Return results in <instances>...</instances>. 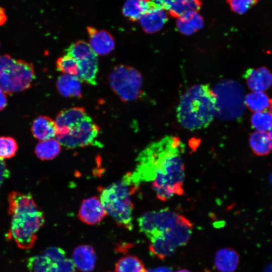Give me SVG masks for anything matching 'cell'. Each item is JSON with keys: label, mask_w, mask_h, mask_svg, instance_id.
Listing matches in <instances>:
<instances>
[{"label": "cell", "mask_w": 272, "mask_h": 272, "mask_svg": "<svg viewBox=\"0 0 272 272\" xmlns=\"http://www.w3.org/2000/svg\"><path fill=\"white\" fill-rule=\"evenodd\" d=\"M184 145L180 139L167 135L148 145L137 157L131 179L138 186L152 181L157 197L166 201L174 195L183 194L184 164L182 158Z\"/></svg>", "instance_id": "cell-1"}, {"label": "cell", "mask_w": 272, "mask_h": 272, "mask_svg": "<svg viewBox=\"0 0 272 272\" xmlns=\"http://www.w3.org/2000/svg\"><path fill=\"white\" fill-rule=\"evenodd\" d=\"M217 99L208 85H195L182 96L177 109L178 121L185 128L195 130L207 127L216 112Z\"/></svg>", "instance_id": "cell-2"}, {"label": "cell", "mask_w": 272, "mask_h": 272, "mask_svg": "<svg viewBox=\"0 0 272 272\" xmlns=\"http://www.w3.org/2000/svg\"><path fill=\"white\" fill-rule=\"evenodd\" d=\"M137 186L131 179L130 173L106 187H99L100 199L107 214L117 225L132 230V213L134 209L130 196Z\"/></svg>", "instance_id": "cell-3"}, {"label": "cell", "mask_w": 272, "mask_h": 272, "mask_svg": "<svg viewBox=\"0 0 272 272\" xmlns=\"http://www.w3.org/2000/svg\"><path fill=\"white\" fill-rule=\"evenodd\" d=\"M35 78L33 65L9 54L0 56V88L11 95L29 88Z\"/></svg>", "instance_id": "cell-4"}, {"label": "cell", "mask_w": 272, "mask_h": 272, "mask_svg": "<svg viewBox=\"0 0 272 272\" xmlns=\"http://www.w3.org/2000/svg\"><path fill=\"white\" fill-rule=\"evenodd\" d=\"M11 216L12 219L8 237L13 239L21 249L32 248L37 239L36 233L45 222L43 213L38 209L17 213Z\"/></svg>", "instance_id": "cell-5"}, {"label": "cell", "mask_w": 272, "mask_h": 272, "mask_svg": "<svg viewBox=\"0 0 272 272\" xmlns=\"http://www.w3.org/2000/svg\"><path fill=\"white\" fill-rule=\"evenodd\" d=\"M216 95V115L225 119H235L243 113L245 95L243 87L236 82L220 83L213 90Z\"/></svg>", "instance_id": "cell-6"}, {"label": "cell", "mask_w": 272, "mask_h": 272, "mask_svg": "<svg viewBox=\"0 0 272 272\" xmlns=\"http://www.w3.org/2000/svg\"><path fill=\"white\" fill-rule=\"evenodd\" d=\"M109 84L123 102L134 100L141 94L142 75L131 66L120 64L114 67L109 76Z\"/></svg>", "instance_id": "cell-7"}, {"label": "cell", "mask_w": 272, "mask_h": 272, "mask_svg": "<svg viewBox=\"0 0 272 272\" xmlns=\"http://www.w3.org/2000/svg\"><path fill=\"white\" fill-rule=\"evenodd\" d=\"M100 132L99 126L87 115L67 134L55 138L67 149L84 147L97 143L96 139Z\"/></svg>", "instance_id": "cell-8"}, {"label": "cell", "mask_w": 272, "mask_h": 272, "mask_svg": "<svg viewBox=\"0 0 272 272\" xmlns=\"http://www.w3.org/2000/svg\"><path fill=\"white\" fill-rule=\"evenodd\" d=\"M87 115L85 109L81 107H74L60 111L54 121L56 125L55 138L67 134Z\"/></svg>", "instance_id": "cell-9"}, {"label": "cell", "mask_w": 272, "mask_h": 272, "mask_svg": "<svg viewBox=\"0 0 272 272\" xmlns=\"http://www.w3.org/2000/svg\"><path fill=\"white\" fill-rule=\"evenodd\" d=\"M107 215L100 198L96 196L84 199L78 212L80 220L92 225L100 223Z\"/></svg>", "instance_id": "cell-10"}, {"label": "cell", "mask_w": 272, "mask_h": 272, "mask_svg": "<svg viewBox=\"0 0 272 272\" xmlns=\"http://www.w3.org/2000/svg\"><path fill=\"white\" fill-rule=\"evenodd\" d=\"M87 31L89 37V44L97 55H107L114 49V39L109 32L98 30L91 26H88Z\"/></svg>", "instance_id": "cell-11"}, {"label": "cell", "mask_w": 272, "mask_h": 272, "mask_svg": "<svg viewBox=\"0 0 272 272\" xmlns=\"http://www.w3.org/2000/svg\"><path fill=\"white\" fill-rule=\"evenodd\" d=\"M152 1L170 16L177 18L189 11L197 12L202 6L201 0Z\"/></svg>", "instance_id": "cell-12"}, {"label": "cell", "mask_w": 272, "mask_h": 272, "mask_svg": "<svg viewBox=\"0 0 272 272\" xmlns=\"http://www.w3.org/2000/svg\"><path fill=\"white\" fill-rule=\"evenodd\" d=\"M244 77L248 87L252 91L264 92L272 85V74L264 66L249 69Z\"/></svg>", "instance_id": "cell-13"}, {"label": "cell", "mask_w": 272, "mask_h": 272, "mask_svg": "<svg viewBox=\"0 0 272 272\" xmlns=\"http://www.w3.org/2000/svg\"><path fill=\"white\" fill-rule=\"evenodd\" d=\"M192 227L191 222L186 217L179 214L175 224L164 233L175 246H184L190 239Z\"/></svg>", "instance_id": "cell-14"}, {"label": "cell", "mask_w": 272, "mask_h": 272, "mask_svg": "<svg viewBox=\"0 0 272 272\" xmlns=\"http://www.w3.org/2000/svg\"><path fill=\"white\" fill-rule=\"evenodd\" d=\"M148 238L150 240L149 249L151 255L163 260L175 252L176 246L167 238L164 232L157 230Z\"/></svg>", "instance_id": "cell-15"}, {"label": "cell", "mask_w": 272, "mask_h": 272, "mask_svg": "<svg viewBox=\"0 0 272 272\" xmlns=\"http://www.w3.org/2000/svg\"><path fill=\"white\" fill-rule=\"evenodd\" d=\"M158 8L152 0H126L123 5L122 13L129 21L136 22L144 14Z\"/></svg>", "instance_id": "cell-16"}, {"label": "cell", "mask_w": 272, "mask_h": 272, "mask_svg": "<svg viewBox=\"0 0 272 272\" xmlns=\"http://www.w3.org/2000/svg\"><path fill=\"white\" fill-rule=\"evenodd\" d=\"M73 260L76 266L82 271H92L96 261V256L93 248L89 245L78 246L73 251Z\"/></svg>", "instance_id": "cell-17"}, {"label": "cell", "mask_w": 272, "mask_h": 272, "mask_svg": "<svg viewBox=\"0 0 272 272\" xmlns=\"http://www.w3.org/2000/svg\"><path fill=\"white\" fill-rule=\"evenodd\" d=\"M38 209L39 208L30 193L24 194L16 191H13L9 193L8 213L10 216L18 212Z\"/></svg>", "instance_id": "cell-18"}, {"label": "cell", "mask_w": 272, "mask_h": 272, "mask_svg": "<svg viewBox=\"0 0 272 272\" xmlns=\"http://www.w3.org/2000/svg\"><path fill=\"white\" fill-rule=\"evenodd\" d=\"M167 20L166 12L162 9H156L144 14L139 21L146 33L152 34L160 30Z\"/></svg>", "instance_id": "cell-19"}, {"label": "cell", "mask_w": 272, "mask_h": 272, "mask_svg": "<svg viewBox=\"0 0 272 272\" xmlns=\"http://www.w3.org/2000/svg\"><path fill=\"white\" fill-rule=\"evenodd\" d=\"M78 62L79 67L78 79L90 85H96L98 70L97 55L93 51L88 57Z\"/></svg>", "instance_id": "cell-20"}, {"label": "cell", "mask_w": 272, "mask_h": 272, "mask_svg": "<svg viewBox=\"0 0 272 272\" xmlns=\"http://www.w3.org/2000/svg\"><path fill=\"white\" fill-rule=\"evenodd\" d=\"M31 131L33 136L40 141L53 139L56 134L55 122L47 116H39L32 123Z\"/></svg>", "instance_id": "cell-21"}, {"label": "cell", "mask_w": 272, "mask_h": 272, "mask_svg": "<svg viewBox=\"0 0 272 272\" xmlns=\"http://www.w3.org/2000/svg\"><path fill=\"white\" fill-rule=\"evenodd\" d=\"M239 260L236 251L230 248H224L216 253L215 265L220 272H233L238 266Z\"/></svg>", "instance_id": "cell-22"}, {"label": "cell", "mask_w": 272, "mask_h": 272, "mask_svg": "<svg viewBox=\"0 0 272 272\" xmlns=\"http://www.w3.org/2000/svg\"><path fill=\"white\" fill-rule=\"evenodd\" d=\"M56 87L64 97L80 98L82 96L81 81L77 77L63 74L58 77Z\"/></svg>", "instance_id": "cell-23"}, {"label": "cell", "mask_w": 272, "mask_h": 272, "mask_svg": "<svg viewBox=\"0 0 272 272\" xmlns=\"http://www.w3.org/2000/svg\"><path fill=\"white\" fill-rule=\"evenodd\" d=\"M249 141L251 150L257 156H265L272 151V141L266 132H253Z\"/></svg>", "instance_id": "cell-24"}, {"label": "cell", "mask_w": 272, "mask_h": 272, "mask_svg": "<svg viewBox=\"0 0 272 272\" xmlns=\"http://www.w3.org/2000/svg\"><path fill=\"white\" fill-rule=\"evenodd\" d=\"M61 145L55 139H51L39 142L35 148L36 156L41 160H50L60 153Z\"/></svg>", "instance_id": "cell-25"}, {"label": "cell", "mask_w": 272, "mask_h": 272, "mask_svg": "<svg viewBox=\"0 0 272 272\" xmlns=\"http://www.w3.org/2000/svg\"><path fill=\"white\" fill-rule=\"evenodd\" d=\"M271 99L264 92L252 91L245 97V105L253 112L265 111Z\"/></svg>", "instance_id": "cell-26"}, {"label": "cell", "mask_w": 272, "mask_h": 272, "mask_svg": "<svg viewBox=\"0 0 272 272\" xmlns=\"http://www.w3.org/2000/svg\"><path fill=\"white\" fill-rule=\"evenodd\" d=\"M27 266L29 272H58L56 263L44 254L31 257Z\"/></svg>", "instance_id": "cell-27"}, {"label": "cell", "mask_w": 272, "mask_h": 272, "mask_svg": "<svg viewBox=\"0 0 272 272\" xmlns=\"http://www.w3.org/2000/svg\"><path fill=\"white\" fill-rule=\"evenodd\" d=\"M179 214L168 208L155 212V220L157 229L163 232L169 230L176 222Z\"/></svg>", "instance_id": "cell-28"}, {"label": "cell", "mask_w": 272, "mask_h": 272, "mask_svg": "<svg viewBox=\"0 0 272 272\" xmlns=\"http://www.w3.org/2000/svg\"><path fill=\"white\" fill-rule=\"evenodd\" d=\"M116 272H146L143 262L137 256L128 255L120 258L115 265Z\"/></svg>", "instance_id": "cell-29"}, {"label": "cell", "mask_w": 272, "mask_h": 272, "mask_svg": "<svg viewBox=\"0 0 272 272\" xmlns=\"http://www.w3.org/2000/svg\"><path fill=\"white\" fill-rule=\"evenodd\" d=\"M57 71L64 75L77 77L79 75V67L78 61L73 57L65 54L59 57L56 60Z\"/></svg>", "instance_id": "cell-30"}, {"label": "cell", "mask_w": 272, "mask_h": 272, "mask_svg": "<svg viewBox=\"0 0 272 272\" xmlns=\"http://www.w3.org/2000/svg\"><path fill=\"white\" fill-rule=\"evenodd\" d=\"M65 51L66 54L73 57L77 61L88 57L93 52L90 44L83 40H79L72 43Z\"/></svg>", "instance_id": "cell-31"}, {"label": "cell", "mask_w": 272, "mask_h": 272, "mask_svg": "<svg viewBox=\"0 0 272 272\" xmlns=\"http://www.w3.org/2000/svg\"><path fill=\"white\" fill-rule=\"evenodd\" d=\"M251 124L257 131H268L272 125V116L266 110L254 112L251 117Z\"/></svg>", "instance_id": "cell-32"}, {"label": "cell", "mask_w": 272, "mask_h": 272, "mask_svg": "<svg viewBox=\"0 0 272 272\" xmlns=\"http://www.w3.org/2000/svg\"><path fill=\"white\" fill-rule=\"evenodd\" d=\"M155 211L146 212L138 220L140 230L148 238L157 230L155 220Z\"/></svg>", "instance_id": "cell-33"}, {"label": "cell", "mask_w": 272, "mask_h": 272, "mask_svg": "<svg viewBox=\"0 0 272 272\" xmlns=\"http://www.w3.org/2000/svg\"><path fill=\"white\" fill-rule=\"evenodd\" d=\"M18 149L15 139L10 137H0V160L14 157Z\"/></svg>", "instance_id": "cell-34"}, {"label": "cell", "mask_w": 272, "mask_h": 272, "mask_svg": "<svg viewBox=\"0 0 272 272\" xmlns=\"http://www.w3.org/2000/svg\"><path fill=\"white\" fill-rule=\"evenodd\" d=\"M227 2L234 12L243 14L254 6L257 0H227Z\"/></svg>", "instance_id": "cell-35"}, {"label": "cell", "mask_w": 272, "mask_h": 272, "mask_svg": "<svg viewBox=\"0 0 272 272\" xmlns=\"http://www.w3.org/2000/svg\"><path fill=\"white\" fill-rule=\"evenodd\" d=\"M176 24L178 31L184 35H190L197 31L191 21L183 16L178 18Z\"/></svg>", "instance_id": "cell-36"}, {"label": "cell", "mask_w": 272, "mask_h": 272, "mask_svg": "<svg viewBox=\"0 0 272 272\" xmlns=\"http://www.w3.org/2000/svg\"><path fill=\"white\" fill-rule=\"evenodd\" d=\"M52 261L56 262L65 257V253L63 250L55 247H48L45 250L44 254Z\"/></svg>", "instance_id": "cell-37"}, {"label": "cell", "mask_w": 272, "mask_h": 272, "mask_svg": "<svg viewBox=\"0 0 272 272\" xmlns=\"http://www.w3.org/2000/svg\"><path fill=\"white\" fill-rule=\"evenodd\" d=\"M55 263L58 272H75L76 265L73 259L65 257Z\"/></svg>", "instance_id": "cell-38"}, {"label": "cell", "mask_w": 272, "mask_h": 272, "mask_svg": "<svg viewBox=\"0 0 272 272\" xmlns=\"http://www.w3.org/2000/svg\"><path fill=\"white\" fill-rule=\"evenodd\" d=\"M182 16L188 19L197 30L201 29L203 26V21L201 16L197 12L189 11Z\"/></svg>", "instance_id": "cell-39"}, {"label": "cell", "mask_w": 272, "mask_h": 272, "mask_svg": "<svg viewBox=\"0 0 272 272\" xmlns=\"http://www.w3.org/2000/svg\"><path fill=\"white\" fill-rule=\"evenodd\" d=\"M10 171L4 160H0V187L4 181L9 178Z\"/></svg>", "instance_id": "cell-40"}, {"label": "cell", "mask_w": 272, "mask_h": 272, "mask_svg": "<svg viewBox=\"0 0 272 272\" xmlns=\"http://www.w3.org/2000/svg\"><path fill=\"white\" fill-rule=\"evenodd\" d=\"M7 105V98L5 93L0 88V111L4 109Z\"/></svg>", "instance_id": "cell-41"}, {"label": "cell", "mask_w": 272, "mask_h": 272, "mask_svg": "<svg viewBox=\"0 0 272 272\" xmlns=\"http://www.w3.org/2000/svg\"><path fill=\"white\" fill-rule=\"evenodd\" d=\"M7 21V16L4 8L0 7V26L5 24Z\"/></svg>", "instance_id": "cell-42"}, {"label": "cell", "mask_w": 272, "mask_h": 272, "mask_svg": "<svg viewBox=\"0 0 272 272\" xmlns=\"http://www.w3.org/2000/svg\"><path fill=\"white\" fill-rule=\"evenodd\" d=\"M146 272H172V270L169 267L162 266L147 270Z\"/></svg>", "instance_id": "cell-43"}, {"label": "cell", "mask_w": 272, "mask_h": 272, "mask_svg": "<svg viewBox=\"0 0 272 272\" xmlns=\"http://www.w3.org/2000/svg\"><path fill=\"white\" fill-rule=\"evenodd\" d=\"M268 134L272 141V125L271 127L270 128V129L268 130Z\"/></svg>", "instance_id": "cell-44"}, {"label": "cell", "mask_w": 272, "mask_h": 272, "mask_svg": "<svg viewBox=\"0 0 272 272\" xmlns=\"http://www.w3.org/2000/svg\"><path fill=\"white\" fill-rule=\"evenodd\" d=\"M266 272H272V263L267 267Z\"/></svg>", "instance_id": "cell-45"}, {"label": "cell", "mask_w": 272, "mask_h": 272, "mask_svg": "<svg viewBox=\"0 0 272 272\" xmlns=\"http://www.w3.org/2000/svg\"><path fill=\"white\" fill-rule=\"evenodd\" d=\"M269 113H270V114L272 116V99H271L270 100V105H269Z\"/></svg>", "instance_id": "cell-46"}, {"label": "cell", "mask_w": 272, "mask_h": 272, "mask_svg": "<svg viewBox=\"0 0 272 272\" xmlns=\"http://www.w3.org/2000/svg\"><path fill=\"white\" fill-rule=\"evenodd\" d=\"M176 272H190L189 270L185 269H182L176 271Z\"/></svg>", "instance_id": "cell-47"}, {"label": "cell", "mask_w": 272, "mask_h": 272, "mask_svg": "<svg viewBox=\"0 0 272 272\" xmlns=\"http://www.w3.org/2000/svg\"><path fill=\"white\" fill-rule=\"evenodd\" d=\"M271 183H272V176L271 177Z\"/></svg>", "instance_id": "cell-48"}]
</instances>
